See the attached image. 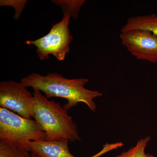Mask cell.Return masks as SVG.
Instances as JSON below:
<instances>
[{"label": "cell", "mask_w": 157, "mask_h": 157, "mask_svg": "<svg viewBox=\"0 0 157 157\" xmlns=\"http://www.w3.org/2000/svg\"><path fill=\"white\" fill-rule=\"evenodd\" d=\"M89 81L88 78H64L58 73H48L42 76L33 73L23 78L21 82L27 87L44 93L48 99L59 98L67 100L63 107L67 110L76 107L78 103H83L92 111L95 112L97 107L94 99L102 94L85 88Z\"/></svg>", "instance_id": "6da1fadb"}, {"label": "cell", "mask_w": 157, "mask_h": 157, "mask_svg": "<svg viewBox=\"0 0 157 157\" xmlns=\"http://www.w3.org/2000/svg\"><path fill=\"white\" fill-rule=\"evenodd\" d=\"M32 116L46 135V140H79L77 127L67 109L34 90Z\"/></svg>", "instance_id": "7a4b0ae2"}, {"label": "cell", "mask_w": 157, "mask_h": 157, "mask_svg": "<svg viewBox=\"0 0 157 157\" xmlns=\"http://www.w3.org/2000/svg\"><path fill=\"white\" fill-rule=\"evenodd\" d=\"M41 140H46V135L34 120L0 107L1 141L29 150V142Z\"/></svg>", "instance_id": "3957f363"}, {"label": "cell", "mask_w": 157, "mask_h": 157, "mask_svg": "<svg viewBox=\"0 0 157 157\" xmlns=\"http://www.w3.org/2000/svg\"><path fill=\"white\" fill-rule=\"evenodd\" d=\"M71 17L70 14L64 13L62 20L54 25L47 35L36 40H27L24 44L35 45L40 60L47 59L51 55L60 61H63L73 39L69 27Z\"/></svg>", "instance_id": "277c9868"}, {"label": "cell", "mask_w": 157, "mask_h": 157, "mask_svg": "<svg viewBox=\"0 0 157 157\" xmlns=\"http://www.w3.org/2000/svg\"><path fill=\"white\" fill-rule=\"evenodd\" d=\"M22 82H0V107L26 118H32L33 95Z\"/></svg>", "instance_id": "5b68a950"}, {"label": "cell", "mask_w": 157, "mask_h": 157, "mask_svg": "<svg viewBox=\"0 0 157 157\" xmlns=\"http://www.w3.org/2000/svg\"><path fill=\"white\" fill-rule=\"evenodd\" d=\"M122 45L139 60L157 63V36L148 31L133 29L121 32Z\"/></svg>", "instance_id": "8992f818"}, {"label": "cell", "mask_w": 157, "mask_h": 157, "mask_svg": "<svg viewBox=\"0 0 157 157\" xmlns=\"http://www.w3.org/2000/svg\"><path fill=\"white\" fill-rule=\"evenodd\" d=\"M28 147L31 153L37 157H76L69 150V140L32 141Z\"/></svg>", "instance_id": "52a82bcc"}, {"label": "cell", "mask_w": 157, "mask_h": 157, "mask_svg": "<svg viewBox=\"0 0 157 157\" xmlns=\"http://www.w3.org/2000/svg\"><path fill=\"white\" fill-rule=\"evenodd\" d=\"M133 29L148 31L157 36V14L139 15L130 17L121 29V32Z\"/></svg>", "instance_id": "ba28073f"}, {"label": "cell", "mask_w": 157, "mask_h": 157, "mask_svg": "<svg viewBox=\"0 0 157 157\" xmlns=\"http://www.w3.org/2000/svg\"><path fill=\"white\" fill-rule=\"evenodd\" d=\"M57 6L61 8L65 14H70L75 19L78 18L79 11L84 4V0H54L52 1Z\"/></svg>", "instance_id": "9c48e42d"}, {"label": "cell", "mask_w": 157, "mask_h": 157, "mask_svg": "<svg viewBox=\"0 0 157 157\" xmlns=\"http://www.w3.org/2000/svg\"><path fill=\"white\" fill-rule=\"evenodd\" d=\"M30 151L0 140V157H32Z\"/></svg>", "instance_id": "30bf717a"}, {"label": "cell", "mask_w": 157, "mask_h": 157, "mask_svg": "<svg viewBox=\"0 0 157 157\" xmlns=\"http://www.w3.org/2000/svg\"><path fill=\"white\" fill-rule=\"evenodd\" d=\"M150 140L151 137L149 136L141 138L134 147L114 157H155L153 155L145 153V148Z\"/></svg>", "instance_id": "8fae6325"}, {"label": "cell", "mask_w": 157, "mask_h": 157, "mask_svg": "<svg viewBox=\"0 0 157 157\" xmlns=\"http://www.w3.org/2000/svg\"><path fill=\"white\" fill-rule=\"evenodd\" d=\"M27 1L26 0H1V6H11L15 10L14 17L15 20L19 19L23 12Z\"/></svg>", "instance_id": "7c38bea8"}, {"label": "cell", "mask_w": 157, "mask_h": 157, "mask_svg": "<svg viewBox=\"0 0 157 157\" xmlns=\"http://www.w3.org/2000/svg\"><path fill=\"white\" fill-rule=\"evenodd\" d=\"M31 155H32V157H37L35 155L32 154H31Z\"/></svg>", "instance_id": "4fadbf2b"}]
</instances>
